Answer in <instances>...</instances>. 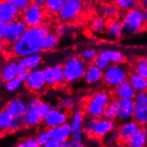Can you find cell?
I'll list each match as a JSON object with an SVG mask.
<instances>
[{
  "instance_id": "1",
  "label": "cell",
  "mask_w": 147,
  "mask_h": 147,
  "mask_svg": "<svg viewBox=\"0 0 147 147\" xmlns=\"http://www.w3.org/2000/svg\"><path fill=\"white\" fill-rule=\"evenodd\" d=\"M49 32L50 29L46 23L29 28L23 36L13 46H5L8 47V53L16 58L40 54L43 52L45 38Z\"/></svg>"
},
{
  "instance_id": "2",
  "label": "cell",
  "mask_w": 147,
  "mask_h": 147,
  "mask_svg": "<svg viewBox=\"0 0 147 147\" xmlns=\"http://www.w3.org/2000/svg\"><path fill=\"white\" fill-rule=\"evenodd\" d=\"M111 101V94L105 90H98L86 100L84 111L88 116L102 117L103 112Z\"/></svg>"
},
{
  "instance_id": "3",
  "label": "cell",
  "mask_w": 147,
  "mask_h": 147,
  "mask_svg": "<svg viewBox=\"0 0 147 147\" xmlns=\"http://www.w3.org/2000/svg\"><path fill=\"white\" fill-rule=\"evenodd\" d=\"M86 63L81 56H71L63 64L64 80L66 83H75L84 78Z\"/></svg>"
},
{
  "instance_id": "4",
  "label": "cell",
  "mask_w": 147,
  "mask_h": 147,
  "mask_svg": "<svg viewBox=\"0 0 147 147\" xmlns=\"http://www.w3.org/2000/svg\"><path fill=\"white\" fill-rule=\"evenodd\" d=\"M129 71L124 63H111L103 71L102 81L109 88L114 89L119 84L128 80Z\"/></svg>"
},
{
  "instance_id": "5",
  "label": "cell",
  "mask_w": 147,
  "mask_h": 147,
  "mask_svg": "<svg viewBox=\"0 0 147 147\" xmlns=\"http://www.w3.org/2000/svg\"><path fill=\"white\" fill-rule=\"evenodd\" d=\"M85 3L82 0H68L64 1L62 8L57 13L61 22L71 23L78 20L84 10Z\"/></svg>"
},
{
  "instance_id": "6",
  "label": "cell",
  "mask_w": 147,
  "mask_h": 147,
  "mask_svg": "<svg viewBox=\"0 0 147 147\" xmlns=\"http://www.w3.org/2000/svg\"><path fill=\"white\" fill-rule=\"evenodd\" d=\"M121 20L126 32L130 35L140 33L147 27V24L143 19L140 10L129 9L124 12Z\"/></svg>"
},
{
  "instance_id": "7",
  "label": "cell",
  "mask_w": 147,
  "mask_h": 147,
  "mask_svg": "<svg viewBox=\"0 0 147 147\" xmlns=\"http://www.w3.org/2000/svg\"><path fill=\"white\" fill-rule=\"evenodd\" d=\"M45 7L31 3L21 13V18L28 25V27H36L44 23L46 18Z\"/></svg>"
},
{
  "instance_id": "8",
  "label": "cell",
  "mask_w": 147,
  "mask_h": 147,
  "mask_svg": "<svg viewBox=\"0 0 147 147\" xmlns=\"http://www.w3.org/2000/svg\"><path fill=\"white\" fill-rule=\"evenodd\" d=\"M28 29V25L25 23V22L22 18H19L12 22L7 23L5 36L3 38L5 43V46H13L15 42H17L23 36V34Z\"/></svg>"
},
{
  "instance_id": "9",
  "label": "cell",
  "mask_w": 147,
  "mask_h": 147,
  "mask_svg": "<svg viewBox=\"0 0 147 147\" xmlns=\"http://www.w3.org/2000/svg\"><path fill=\"white\" fill-rule=\"evenodd\" d=\"M85 117V111L80 108H76L70 119V125L71 127V139L79 143L82 146L85 140V133L83 131V123Z\"/></svg>"
},
{
  "instance_id": "10",
  "label": "cell",
  "mask_w": 147,
  "mask_h": 147,
  "mask_svg": "<svg viewBox=\"0 0 147 147\" xmlns=\"http://www.w3.org/2000/svg\"><path fill=\"white\" fill-rule=\"evenodd\" d=\"M25 88L34 94H39L47 88V84L43 76V71L40 68L30 71L28 80L24 83Z\"/></svg>"
},
{
  "instance_id": "11",
  "label": "cell",
  "mask_w": 147,
  "mask_h": 147,
  "mask_svg": "<svg viewBox=\"0 0 147 147\" xmlns=\"http://www.w3.org/2000/svg\"><path fill=\"white\" fill-rule=\"evenodd\" d=\"M42 71L46 84L49 88H55L65 82L63 65L56 64L47 66L42 69Z\"/></svg>"
},
{
  "instance_id": "12",
  "label": "cell",
  "mask_w": 147,
  "mask_h": 147,
  "mask_svg": "<svg viewBox=\"0 0 147 147\" xmlns=\"http://www.w3.org/2000/svg\"><path fill=\"white\" fill-rule=\"evenodd\" d=\"M69 119H70V111L58 106L49 111V113L43 119V124L46 127L50 128L62 126L67 123Z\"/></svg>"
},
{
  "instance_id": "13",
  "label": "cell",
  "mask_w": 147,
  "mask_h": 147,
  "mask_svg": "<svg viewBox=\"0 0 147 147\" xmlns=\"http://www.w3.org/2000/svg\"><path fill=\"white\" fill-rule=\"evenodd\" d=\"M21 11L9 0H0V21L9 23L21 18Z\"/></svg>"
},
{
  "instance_id": "14",
  "label": "cell",
  "mask_w": 147,
  "mask_h": 147,
  "mask_svg": "<svg viewBox=\"0 0 147 147\" xmlns=\"http://www.w3.org/2000/svg\"><path fill=\"white\" fill-rule=\"evenodd\" d=\"M140 125L136 122L134 119H129L127 121H122L118 126L117 132L119 135V143L127 144L131 136L140 128Z\"/></svg>"
},
{
  "instance_id": "15",
  "label": "cell",
  "mask_w": 147,
  "mask_h": 147,
  "mask_svg": "<svg viewBox=\"0 0 147 147\" xmlns=\"http://www.w3.org/2000/svg\"><path fill=\"white\" fill-rule=\"evenodd\" d=\"M116 129L115 120L109 119L105 117H100L97 119L92 137L96 140H102L109 133Z\"/></svg>"
},
{
  "instance_id": "16",
  "label": "cell",
  "mask_w": 147,
  "mask_h": 147,
  "mask_svg": "<svg viewBox=\"0 0 147 147\" xmlns=\"http://www.w3.org/2000/svg\"><path fill=\"white\" fill-rule=\"evenodd\" d=\"M118 103L117 119L120 122L132 119L133 111L136 105L134 99H116Z\"/></svg>"
},
{
  "instance_id": "17",
  "label": "cell",
  "mask_w": 147,
  "mask_h": 147,
  "mask_svg": "<svg viewBox=\"0 0 147 147\" xmlns=\"http://www.w3.org/2000/svg\"><path fill=\"white\" fill-rule=\"evenodd\" d=\"M5 110L13 118L22 119V117L28 111V106L27 103H26V100L22 97H15L6 102Z\"/></svg>"
},
{
  "instance_id": "18",
  "label": "cell",
  "mask_w": 147,
  "mask_h": 147,
  "mask_svg": "<svg viewBox=\"0 0 147 147\" xmlns=\"http://www.w3.org/2000/svg\"><path fill=\"white\" fill-rule=\"evenodd\" d=\"M22 71V69L19 65L18 60H11V61L7 62L0 71V80L4 83L15 79L18 76V74Z\"/></svg>"
},
{
  "instance_id": "19",
  "label": "cell",
  "mask_w": 147,
  "mask_h": 147,
  "mask_svg": "<svg viewBox=\"0 0 147 147\" xmlns=\"http://www.w3.org/2000/svg\"><path fill=\"white\" fill-rule=\"evenodd\" d=\"M43 116L39 112L37 106H33L31 108H29L26 113L22 117V123L24 125V127H35L40 125L43 122Z\"/></svg>"
},
{
  "instance_id": "20",
  "label": "cell",
  "mask_w": 147,
  "mask_h": 147,
  "mask_svg": "<svg viewBox=\"0 0 147 147\" xmlns=\"http://www.w3.org/2000/svg\"><path fill=\"white\" fill-rule=\"evenodd\" d=\"M105 32L107 36L111 39H119L125 34V27L122 20L119 18L107 21Z\"/></svg>"
},
{
  "instance_id": "21",
  "label": "cell",
  "mask_w": 147,
  "mask_h": 147,
  "mask_svg": "<svg viewBox=\"0 0 147 147\" xmlns=\"http://www.w3.org/2000/svg\"><path fill=\"white\" fill-rule=\"evenodd\" d=\"M84 80L88 85H94L101 81L103 79V71L99 69L94 63H88L86 65L85 74H84Z\"/></svg>"
},
{
  "instance_id": "22",
  "label": "cell",
  "mask_w": 147,
  "mask_h": 147,
  "mask_svg": "<svg viewBox=\"0 0 147 147\" xmlns=\"http://www.w3.org/2000/svg\"><path fill=\"white\" fill-rule=\"evenodd\" d=\"M136 91L128 80L119 84L113 89V96L116 99H134Z\"/></svg>"
},
{
  "instance_id": "23",
  "label": "cell",
  "mask_w": 147,
  "mask_h": 147,
  "mask_svg": "<svg viewBox=\"0 0 147 147\" xmlns=\"http://www.w3.org/2000/svg\"><path fill=\"white\" fill-rule=\"evenodd\" d=\"M48 132H49L51 138L57 140L58 142H62L64 140L71 139V127L70 123L67 122L62 126L48 128Z\"/></svg>"
},
{
  "instance_id": "24",
  "label": "cell",
  "mask_w": 147,
  "mask_h": 147,
  "mask_svg": "<svg viewBox=\"0 0 147 147\" xmlns=\"http://www.w3.org/2000/svg\"><path fill=\"white\" fill-rule=\"evenodd\" d=\"M43 57L40 54L31 55L28 56L21 57L18 59V63L22 71H30L32 70H35L37 68H39V66L42 63Z\"/></svg>"
},
{
  "instance_id": "25",
  "label": "cell",
  "mask_w": 147,
  "mask_h": 147,
  "mask_svg": "<svg viewBox=\"0 0 147 147\" xmlns=\"http://www.w3.org/2000/svg\"><path fill=\"white\" fill-rule=\"evenodd\" d=\"M129 147H144L147 145V129L144 127L140 128L131 136L127 143Z\"/></svg>"
},
{
  "instance_id": "26",
  "label": "cell",
  "mask_w": 147,
  "mask_h": 147,
  "mask_svg": "<svg viewBox=\"0 0 147 147\" xmlns=\"http://www.w3.org/2000/svg\"><path fill=\"white\" fill-rule=\"evenodd\" d=\"M132 119H134L141 127L147 126V105L136 103Z\"/></svg>"
},
{
  "instance_id": "27",
  "label": "cell",
  "mask_w": 147,
  "mask_h": 147,
  "mask_svg": "<svg viewBox=\"0 0 147 147\" xmlns=\"http://www.w3.org/2000/svg\"><path fill=\"white\" fill-rule=\"evenodd\" d=\"M128 80L133 86V88L136 92L147 91V79L136 73L135 71L129 73Z\"/></svg>"
},
{
  "instance_id": "28",
  "label": "cell",
  "mask_w": 147,
  "mask_h": 147,
  "mask_svg": "<svg viewBox=\"0 0 147 147\" xmlns=\"http://www.w3.org/2000/svg\"><path fill=\"white\" fill-rule=\"evenodd\" d=\"M60 37L55 32H49L45 38L44 44H43V52H53L59 47Z\"/></svg>"
},
{
  "instance_id": "29",
  "label": "cell",
  "mask_w": 147,
  "mask_h": 147,
  "mask_svg": "<svg viewBox=\"0 0 147 147\" xmlns=\"http://www.w3.org/2000/svg\"><path fill=\"white\" fill-rule=\"evenodd\" d=\"M101 16L106 21H111L118 18L119 9L114 3H106L101 8Z\"/></svg>"
},
{
  "instance_id": "30",
  "label": "cell",
  "mask_w": 147,
  "mask_h": 147,
  "mask_svg": "<svg viewBox=\"0 0 147 147\" xmlns=\"http://www.w3.org/2000/svg\"><path fill=\"white\" fill-rule=\"evenodd\" d=\"M100 54L105 56L111 63H124L126 62V56L122 52L115 49H106L100 52Z\"/></svg>"
},
{
  "instance_id": "31",
  "label": "cell",
  "mask_w": 147,
  "mask_h": 147,
  "mask_svg": "<svg viewBox=\"0 0 147 147\" xmlns=\"http://www.w3.org/2000/svg\"><path fill=\"white\" fill-rule=\"evenodd\" d=\"M106 20L100 15L94 16L90 22V30L96 34H102L106 30Z\"/></svg>"
},
{
  "instance_id": "32",
  "label": "cell",
  "mask_w": 147,
  "mask_h": 147,
  "mask_svg": "<svg viewBox=\"0 0 147 147\" xmlns=\"http://www.w3.org/2000/svg\"><path fill=\"white\" fill-rule=\"evenodd\" d=\"M13 119V118L5 109L0 111V134L8 132Z\"/></svg>"
},
{
  "instance_id": "33",
  "label": "cell",
  "mask_w": 147,
  "mask_h": 147,
  "mask_svg": "<svg viewBox=\"0 0 147 147\" xmlns=\"http://www.w3.org/2000/svg\"><path fill=\"white\" fill-rule=\"evenodd\" d=\"M97 119H98V118L92 117V116L86 115L85 117L84 123H83V131H84L86 136L92 137L94 130V128H96Z\"/></svg>"
},
{
  "instance_id": "34",
  "label": "cell",
  "mask_w": 147,
  "mask_h": 147,
  "mask_svg": "<svg viewBox=\"0 0 147 147\" xmlns=\"http://www.w3.org/2000/svg\"><path fill=\"white\" fill-rule=\"evenodd\" d=\"M64 4V0H46L45 9L51 14H57Z\"/></svg>"
},
{
  "instance_id": "35",
  "label": "cell",
  "mask_w": 147,
  "mask_h": 147,
  "mask_svg": "<svg viewBox=\"0 0 147 147\" xmlns=\"http://www.w3.org/2000/svg\"><path fill=\"white\" fill-rule=\"evenodd\" d=\"M134 71L147 79V57H142L136 60L134 64Z\"/></svg>"
},
{
  "instance_id": "36",
  "label": "cell",
  "mask_w": 147,
  "mask_h": 147,
  "mask_svg": "<svg viewBox=\"0 0 147 147\" xmlns=\"http://www.w3.org/2000/svg\"><path fill=\"white\" fill-rule=\"evenodd\" d=\"M117 115H118L117 100H113V101L111 100V102L108 105V106L106 107V109L105 110V112H103L102 117L109 119L115 120L117 119Z\"/></svg>"
},
{
  "instance_id": "37",
  "label": "cell",
  "mask_w": 147,
  "mask_h": 147,
  "mask_svg": "<svg viewBox=\"0 0 147 147\" xmlns=\"http://www.w3.org/2000/svg\"><path fill=\"white\" fill-rule=\"evenodd\" d=\"M22 86L23 83L17 79V78L5 82V88L9 93H15L17 91H19L22 88Z\"/></svg>"
},
{
  "instance_id": "38",
  "label": "cell",
  "mask_w": 147,
  "mask_h": 147,
  "mask_svg": "<svg viewBox=\"0 0 147 147\" xmlns=\"http://www.w3.org/2000/svg\"><path fill=\"white\" fill-rule=\"evenodd\" d=\"M92 63H94V65L97 66L99 69H101V70H102V71H105V69H107L111 64L109 60L105 56L101 55L100 53L97 54V55L96 56V58L94 59Z\"/></svg>"
},
{
  "instance_id": "39",
  "label": "cell",
  "mask_w": 147,
  "mask_h": 147,
  "mask_svg": "<svg viewBox=\"0 0 147 147\" xmlns=\"http://www.w3.org/2000/svg\"><path fill=\"white\" fill-rule=\"evenodd\" d=\"M102 140H103V143L105 144V145H109V146L115 145L116 144H119L117 129H114V130H112L111 133H109Z\"/></svg>"
},
{
  "instance_id": "40",
  "label": "cell",
  "mask_w": 147,
  "mask_h": 147,
  "mask_svg": "<svg viewBox=\"0 0 147 147\" xmlns=\"http://www.w3.org/2000/svg\"><path fill=\"white\" fill-rule=\"evenodd\" d=\"M17 147H39L38 144L36 140L35 137H25L21 139L17 144L15 145Z\"/></svg>"
},
{
  "instance_id": "41",
  "label": "cell",
  "mask_w": 147,
  "mask_h": 147,
  "mask_svg": "<svg viewBox=\"0 0 147 147\" xmlns=\"http://www.w3.org/2000/svg\"><path fill=\"white\" fill-rule=\"evenodd\" d=\"M136 0H113V3L121 12H126L129 10Z\"/></svg>"
},
{
  "instance_id": "42",
  "label": "cell",
  "mask_w": 147,
  "mask_h": 147,
  "mask_svg": "<svg viewBox=\"0 0 147 147\" xmlns=\"http://www.w3.org/2000/svg\"><path fill=\"white\" fill-rule=\"evenodd\" d=\"M35 138L38 144V146H45L47 141L51 138L49 132H48V129L47 130H41L38 133H37Z\"/></svg>"
},
{
  "instance_id": "43",
  "label": "cell",
  "mask_w": 147,
  "mask_h": 147,
  "mask_svg": "<svg viewBox=\"0 0 147 147\" xmlns=\"http://www.w3.org/2000/svg\"><path fill=\"white\" fill-rule=\"evenodd\" d=\"M23 127H24V125L22 123V119H20V118H13V120H12V123L10 125V127H9V130H8V132L14 133V132L22 130Z\"/></svg>"
},
{
  "instance_id": "44",
  "label": "cell",
  "mask_w": 147,
  "mask_h": 147,
  "mask_svg": "<svg viewBox=\"0 0 147 147\" xmlns=\"http://www.w3.org/2000/svg\"><path fill=\"white\" fill-rule=\"evenodd\" d=\"M97 55V53L96 50L94 49H86L85 51H83V53L81 55V57L84 59V61L86 63H92L94 59L96 58V56Z\"/></svg>"
},
{
  "instance_id": "45",
  "label": "cell",
  "mask_w": 147,
  "mask_h": 147,
  "mask_svg": "<svg viewBox=\"0 0 147 147\" xmlns=\"http://www.w3.org/2000/svg\"><path fill=\"white\" fill-rule=\"evenodd\" d=\"M59 106L69 111H71L75 107V100L73 98H71V97L64 98L60 102Z\"/></svg>"
},
{
  "instance_id": "46",
  "label": "cell",
  "mask_w": 147,
  "mask_h": 147,
  "mask_svg": "<svg viewBox=\"0 0 147 147\" xmlns=\"http://www.w3.org/2000/svg\"><path fill=\"white\" fill-rule=\"evenodd\" d=\"M69 31H70V27H69L68 23L62 22L55 28V33L60 38L66 36L67 34L69 33Z\"/></svg>"
},
{
  "instance_id": "47",
  "label": "cell",
  "mask_w": 147,
  "mask_h": 147,
  "mask_svg": "<svg viewBox=\"0 0 147 147\" xmlns=\"http://www.w3.org/2000/svg\"><path fill=\"white\" fill-rule=\"evenodd\" d=\"M9 1L13 3L21 12H22L26 7H28L32 3V0H9Z\"/></svg>"
},
{
  "instance_id": "48",
  "label": "cell",
  "mask_w": 147,
  "mask_h": 147,
  "mask_svg": "<svg viewBox=\"0 0 147 147\" xmlns=\"http://www.w3.org/2000/svg\"><path fill=\"white\" fill-rule=\"evenodd\" d=\"M134 100H135L136 103H140V105H147V91L136 92Z\"/></svg>"
},
{
  "instance_id": "49",
  "label": "cell",
  "mask_w": 147,
  "mask_h": 147,
  "mask_svg": "<svg viewBox=\"0 0 147 147\" xmlns=\"http://www.w3.org/2000/svg\"><path fill=\"white\" fill-rule=\"evenodd\" d=\"M39 101H40V99L36 96V94H34V96H31L30 97H29L27 100H26V103H27L28 109L35 106Z\"/></svg>"
},
{
  "instance_id": "50",
  "label": "cell",
  "mask_w": 147,
  "mask_h": 147,
  "mask_svg": "<svg viewBox=\"0 0 147 147\" xmlns=\"http://www.w3.org/2000/svg\"><path fill=\"white\" fill-rule=\"evenodd\" d=\"M29 74H30V71H22L18 74V76H17V79H18L19 80H21L24 84L26 82V80H28Z\"/></svg>"
},
{
  "instance_id": "51",
  "label": "cell",
  "mask_w": 147,
  "mask_h": 147,
  "mask_svg": "<svg viewBox=\"0 0 147 147\" xmlns=\"http://www.w3.org/2000/svg\"><path fill=\"white\" fill-rule=\"evenodd\" d=\"M45 147H60V142L55 139H53V138H50L46 144Z\"/></svg>"
},
{
  "instance_id": "52",
  "label": "cell",
  "mask_w": 147,
  "mask_h": 147,
  "mask_svg": "<svg viewBox=\"0 0 147 147\" xmlns=\"http://www.w3.org/2000/svg\"><path fill=\"white\" fill-rule=\"evenodd\" d=\"M6 26H7L6 22H4L2 21H0V38H4Z\"/></svg>"
},
{
  "instance_id": "53",
  "label": "cell",
  "mask_w": 147,
  "mask_h": 147,
  "mask_svg": "<svg viewBox=\"0 0 147 147\" xmlns=\"http://www.w3.org/2000/svg\"><path fill=\"white\" fill-rule=\"evenodd\" d=\"M140 11H141V13H142V16H143L144 21L145 23L147 24V7L142 6V8L140 9Z\"/></svg>"
},
{
  "instance_id": "54",
  "label": "cell",
  "mask_w": 147,
  "mask_h": 147,
  "mask_svg": "<svg viewBox=\"0 0 147 147\" xmlns=\"http://www.w3.org/2000/svg\"><path fill=\"white\" fill-rule=\"evenodd\" d=\"M32 3L44 7L45 6V4H46V0H32Z\"/></svg>"
},
{
  "instance_id": "55",
  "label": "cell",
  "mask_w": 147,
  "mask_h": 147,
  "mask_svg": "<svg viewBox=\"0 0 147 147\" xmlns=\"http://www.w3.org/2000/svg\"><path fill=\"white\" fill-rule=\"evenodd\" d=\"M5 47V43L4 41V39L3 38H0V52L4 50Z\"/></svg>"
},
{
  "instance_id": "56",
  "label": "cell",
  "mask_w": 147,
  "mask_h": 147,
  "mask_svg": "<svg viewBox=\"0 0 147 147\" xmlns=\"http://www.w3.org/2000/svg\"><path fill=\"white\" fill-rule=\"evenodd\" d=\"M82 1L85 3V5H93L96 3L97 0H82Z\"/></svg>"
},
{
  "instance_id": "57",
  "label": "cell",
  "mask_w": 147,
  "mask_h": 147,
  "mask_svg": "<svg viewBox=\"0 0 147 147\" xmlns=\"http://www.w3.org/2000/svg\"><path fill=\"white\" fill-rule=\"evenodd\" d=\"M142 5H143L144 7H147V0H144V1L142 3Z\"/></svg>"
},
{
  "instance_id": "58",
  "label": "cell",
  "mask_w": 147,
  "mask_h": 147,
  "mask_svg": "<svg viewBox=\"0 0 147 147\" xmlns=\"http://www.w3.org/2000/svg\"><path fill=\"white\" fill-rule=\"evenodd\" d=\"M136 1H138V2H140V3H143L144 0H136Z\"/></svg>"
},
{
  "instance_id": "59",
  "label": "cell",
  "mask_w": 147,
  "mask_h": 147,
  "mask_svg": "<svg viewBox=\"0 0 147 147\" xmlns=\"http://www.w3.org/2000/svg\"><path fill=\"white\" fill-rule=\"evenodd\" d=\"M64 1H68V0H64Z\"/></svg>"
}]
</instances>
